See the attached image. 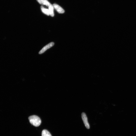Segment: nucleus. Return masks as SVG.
I'll use <instances>...</instances> for the list:
<instances>
[{
  "instance_id": "1",
  "label": "nucleus",
  "mask_w": 136,
  "mask_h": 136,
  "mask_svg": "<svg viewBox=\"0 0 136 136\" xmlns=\"http://www.w3.org/2000/svg\"><path fill=\"white\" fill-rule=\"evenodd\" d=\"M30 123L36 127H38L41 124V121L40 118L37 116L33 115L28 118Z\"/></svg>"
},
{
  "instance_id": "2",
  "label": "nucleus",
  "mask_w": 136,
  "mask_h": 136,
  "mask_svg": "<svg viewBox=\"0 0 136 136\" xmlns=\"http://www.w3.org/2000/svg\"><path fill=\"white\" fill-rule=\"evenodd\" d=\"M82 117L85 127L87 129H89L90 127L88 121L87 116L85 113L83 112L82 114Z\"/></svg>"
},
{
  "instance_id": "3",
  "label": "nucleus",
  "mask_w": 136,
  "mask_h": 136,
  "mask_svg": "<svg viewBox=\"0 0 136 136\" xmlns=\"http://www.w3.org/2000/svg\"><path fill=\"white\" fill-rule=\"evenodd\" d=\"M54 45V43L53 42H51L42 48L41 50L39 52V54H41L43 53L47 50L49 49L50 48L53 46Z\"/></svg>"
},
{
  "instance_id": "4",
  "label": "nucleus",
  "mask_w": 136,
  "mask_h": 136,
  "mask_svg": "<svg viewBox=\"0 0 136 136\" xmlns=\"http://www.w3.org/2000/svg\"><path fill=\"white\" fill-rule=\"evenodd\" d=\"M53 5L54 9L59 13L63 14L64 13V9L59 5L56 4H54Z\"/></svg>"
},
{
  "instance_id": "5",
  "label": "nucleus",
  "mask_w": 136,
  "mask_h": 136,
  "mask_svg": "<svg viewBox=\"0 0 136 136\" xmlns=\"http://www.w3.org/2000/svg\"><path fill=\"white\" fill-rule=\"evenodd\" d=\"M36 0L40 4L45 5L48 7L51 4L47 0Z\"/></svg>"
},
{
  "instance_id": "6",
  "label": "nucleus",
  "mask_w": 136,
  "mask_h": 136,
  "mask_svg": "<svg viewBox=\"0 0 136 136\" xmlns=\"http://www.w3.org/2000/svg\"><path fill=\"white\" fill-rule=\"evenodd\" d=\"M48 7V9L49 11L50 15L52 17H54V8L53 5L51 4Z\"/></svg>"
},
{
  "instance_id": "7",
  "label": "nucleus",
  "mask_w": 136,
  "mask_h": 136,
  "mask_svg": "<svg viewBox=\"0 0 136 136\" xmlns=\"http://www.w3.org/2000/svg\"><path fill=\"white\" fill-rule=\"evenodd\" d=\"M41 8L42 12L44 14L48 16L50 15L49 11L48 9L44 8L43 6H41Z\"/></svg>"
},
{
  "instance_id": "8",
  "label": "nucleus",
  "mask_w": 136,
  "mask_h": 136,
  "mask_svg": "<svg viewBox=\"0 0 136 136\" xmlns=\"http://www.w3.org/2000/svg\"><path fill=\"white\" fill-rule=\"evenodd\" d=\"M42 136H52L49 131L46 130H44L42 132Z\"/></svg>"
}]
</instances>
